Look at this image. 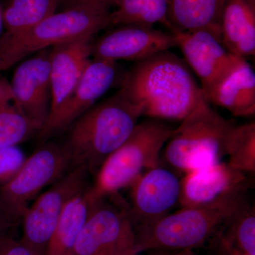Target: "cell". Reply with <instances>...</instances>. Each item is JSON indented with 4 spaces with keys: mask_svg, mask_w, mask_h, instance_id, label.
Masks as SVG:
<instances>
[{
    "mask_svg": "<svg viewBox=\"0 0 255 255\" xmlns=\"http://www.w3.org/2000/svg\"><path fill=\"white\" fill-rule=\"evenodd\" d=\"M118 73L117 62L93 59L87 65L78 85L65 105L50 117L38 136L46 140L67 130L113 85Z\"/></svg>",
    "mask_w": 255,
    "mask_h": 255,
    "instance_id": "obj_13",
    "label": "cell"
},
{
    "mask_svg": "<svg viewBox=\"0 0 255 255\" xmlns=\"http://www.w3.org/2000/svg\"><path fill=\"white\" fill-rule=\"evenodd\" d=\"M111 25L110 10L76 6L55 12L36 26L0 38V72L41 50L96 33Z\"/></svg>",
    "mask_w": 255,
    "mask_h": 255,
    "instance_id": "obj_5",
    "label": "cell"
},
{
    "mask_svg": "<svg viewBox=\"0 0 255 255\" xmlns=\"http://www.w3.org/2000/svg\"><path fill=\"white\" fill-rule=\"evenodd\" d=\"M226 226L228 233L225 243L245 254L255 255V208L247 204Z\"/></svg>",
    "mask_w": 255,
    "mask_h": 255,
    "instance_id": "obj_24",
    "label": "cell"
},
{
    "mask_svg": "<svg viewBox=\"0 0 255 255\" xmlns=\"http://www.w3.org/2000/svg\"><path fill=\"white\" fill-rule=\"evenodd\" d=\"M88 174L84 167L70 169L48 190L37 196L23 215L20 241L45 255L65 206L74 196L88 187Z\"/></svg>",
    "mask_w": 255,
    "mask_h": 255,
    "instance_id": "obj_8",
    "label": "cell"
},
{
    "mask_svg": "<svg viewBox=\"0 0 255 255\" xmlns=\"http://www.w3.org/2000/svg\"><path fill=\"white\" fill-rule=\"evenodd\" d=\"M141 111L122 90L92 106L73 122L63 149L72 168L84 167L97 174L102 164L130 135Z\"/></svg>",
    "mask_w": 255,
    "mask_h": 255,
    "instance_id": "obj_2",
    "label": "cell"
},
{
    "mask_svg": "<svg viewBox=\"0 0 255 255\" xmlns=\"http://www.w3.org/2000/svg\"><path fill=\"white\" fill-rule=\"evenodd\" d=\"M121 0H58L63 9L76 6H90L110 10L113 6H118Z\"/></svg>",
    "mask_w": 255,
    "mask_h": 255,
    "instance_id": "obj_29",
    "label": "cell"
},
{
    "mask_svg": "<svg viewBox=\"0 0 255 255\" xmlns=\"http://www.w3.org/2000/svg\"><path fill=\"white\" fill-rule=\"evenodd\" d=\"M0 255H43L21 241L10 237L0 246Z\"/></svg>",
    "mask_w": 255,
    "mask_h": 255,
    "instance_id": "obj_28",
    "label": "cell"
},
{
    "mask_svg": "<svg viewBox=\"0 0 255 255\" xmlns=\"http://www.w3.org/2000/svg\"><path fill=\"white\" fill-rule=\"evenodd\" d=\"M41 128L20 110L9 82L0 77V149L18 146L38 135Z\"/></svg>",
    "mask_w": 255,
    "mask_h": 255,
    "instance_id": "obj_21",
    "label": "cell"
},
{
    "mask_svg": "<svg viewBox=\"0 0 255 255\" xmlns=\"http://www.w3.org/2000/svg\"><path fill=\"white\" fill-rule=\"evenodd\" d=\"M3 28V19H2V7H1V4H0V38H1V32H2Z\"/></svg>",
    "mask_w": 255,
    "mask_h": 255,
    "instance_id": "obj_32",
    "label": "cell"
},
{
    "mask_svg": "<svg viewBox=\"0 0 255 255\" xmlns=\"http://www.w3.org/2000/svg\"><path fill=\"white\" fill-rule=\"evenodd\" d=\"M105 199L92 210L75 247V255H137L135 225L129 210Z\"/></svg>",
    "mask_w": 255,
    "mask_h": 255,
    "instance_id": "obj_9",
    "label": "cell"
},
{
    "mask_svg": "<svg viewBox=\"0 0 255 255\" xmlns=\"http://www.w3.org/2000/svg\"><path fill=\"white\" fill-rule=\"evenodd\" d=\"M234 120L224 118L202 101L174 128L164 145V159L171 169L187 173L221 162L227 155V146Z\"/></svg>",
    "mask_w": 255,
    "mask_h": 255,
    "instance_id": "obj_4",
    "label": "cell"
},
{
    "mask_svg": "<svg viewBox=\"0 0 255 255\" xmlns=\"http://www.w3.org/2000/svg\"><path fill=\"white\" fill-rule=\"evenodd\" d=\"M224 244L226 247V249L231 252V255H248L242 253V252L240 251L239 250H238L237 248L231 246V245L228 244V243H225V242Z\"/></svg>",
    "mask_w": 255,
    "mask_h": 255,
    "instance_id": "obj_31",
    "label": "cell"
},
{
    "mask_svg": "<svg viewBox=\"0 0 255 255\" xmlns=\"http://www.w3.org/2000/svg\"><path fill=\"white\" fill-rule=\"evenodd\" d=\"M93 40L94 37H84L50 48L49 118L65 105L78 85L92 60Z\"/></svg>",
    "mask_w": 255,
    "mask_h": 255,
    "instance_id": "obj_16",
    "label": "cell"
},
{
    "mask_svg": "<svg viewBox=\"0 0 255 255\" xmlns=\"http://www.w3.org/2000/svg\"><path fill=\"white\" fill-rule=\"evenodd\" d=\"M99 201L92 196L88 187L69 201L55 226L45 255H75V245L82 228Z\"/></svg>",
    "mask_w": 255,
    "mask_h": 255,
    "instance_id": "obj_20",
    "label": "cell"
},
{
    "mask_svg": "<svg viewBox=\"0 0 255 255\" xmlns=\"http://www.w3.org/2000/svg\"><path fill=\"white\" fill-rule=\"evenodd\" d=\"M228 164L246 174L255 172V123L238 125L233 129L227 146Z\"/></svg>",
    "mask_w": 255,
    "mask_h": 255,
    "instance_id": "obj_23",
    "label": "cell"
},
{
    "mask_svg": "<svg viewBox=\"0 0 255 255\" xmlns=\"http://www.w3.org/2000/svg\"><path fill=\"white\" fill-rule=\"evenodd\" d=\"M248 187L246 174L220 162L185 173L179 204L183 208L210 205Z\"/></svg>",
    "mask_w": 255,
    "mask_h": 255,
    "instance_id": "obj_15",
    "label": "cell"
},
{
    "mask_svg": "<svg viewBox=\"0 0 255 255\" xmlns=\"http://www.w3.org/2000/svg\"><path fill=\"white\" fill-rule=\"evenodd\" d=\"M135 226L155 222L179 204L181 180L173 169L158 165L146 170L129 186Z\"/></svg>",
    "mask_w": 255,
    "mask_h": 255,
    "instance_id": "obj_12",
    "label": "cell"
},
{
    "mask_svg": "<svg viewBox=\"0 0 255 255\" xmlns=\"http://www.w3.org/2000/svg\"><path fill=\"white\" fill-rule=\"evenodd\" d=\"M146 0H121L117 9L111 12V25L136 24Z\"/></svg>",
    "mask_w": 255,
    "mask_h": 255,
    "instance_id": "obj_27",
    "label": "cell"
},
{
    "mask_svg": "<svg viewBox=\"0 0 255 255\" xmlns=\"http://www.w3.org/2000/svg\"><path fill=\"white\" fill-rule=\"evenodd\" d=\"M206 100L228 110L237 117L255 114V73L245 60L233 73L213 90Z\"/></svg>",
    "mask_w": 255,
    "mask_h": 255,
    "instance_id": "obj_19",
    "label": "cell"
},
{
    "mask_svg": "<svg viewBox=\"0 0 255 255\" xmlns=\"http://www.w3.org/2000/svg\"><path fill=\"white\" fill-rule=\"evenodd\" d=\"M50 50L38 52L20 63L9 82L20 110L42 128L49 118L51 105Z\"/></svg>",
    "mask_w": 255,
    "mask_h": 255,
    "instance_id": "obj_14",
    "label": "cell"
},
{
    "mask_svg": "<svg viewBox=\"0 0 255 255\" xmlns=\"http://www.w3.org/2000/svg\"><path fill=\"white\" fill-rule=\"evenodd\" d=\"M174 128L163 121L148 119L137 123L130 135L107 159L96 175L90 192L105 199L130 184L146 170L159 165L162 148Z\"/></svg>",
    "mask_w": 255,
    "mask_h": 255,
    "instance_id": "obj_6",
    "label": "cell"
},
{
    "mask_svg": "<svg viewBox=\"0 0 255 255\" xmlns=\"http://www.w3.org/2000/svg\"><path fill=\"white\" fill-rule=\"evenodd\" d=\"M177 46L172 32L135 24L120 25L93 40L91 55L95 59L141 61Z\"/></svg>",
    "mask_w": 255,
    "mask_h": 255,
    "instance_id": "obj_11",
    "label": "cell"
},
{
    "mask_svg": "<svg viewBox=\"0 0 255 255\" xmlns=\"http://www.w3.org/2000/svg\"><path fill=\"white\" fill-rule=\"evenodd\" d=\"M195 255L193 253L191 250H187V251H183L179 252L177 255Z\"/></svg>",
    "mask_w": 255,
    "mask_h": 255,
    "instance_id": "obj_33",
    "label": "cell"
},
{
    "mask_svg": "<svg viewBox=\"0 0 255 255\" xmlns=\"http://www.w3.org/2000/svg\"><path fill=\"white\" fill-rule=\"evenodd\" d=\"M18 146L0 149V187L11 180L26 159Z\"/></svg>",
    "mask_w": 255,
    "mask_h": 255,
    "instance_id": "obj_25",
    "label": "cell"
},
{
    "mask_svg": "<svg viewBox=\"0 0 255 255\" xmlns=\"http://www.w3.org/2000/svg\"><path fill=\"white\" fill-rule=\"evenodd\" d=\"M159 22L168 27L167 0H146L135 25L151 28Z\"/></svg>",
    "mask_w": 255,
    "mask_h": 255,
    "instance_id": "obj_26",
    "label": "cell"
},
{
    "mask_svg": "<svg viewBox=\"0 0 255 255\" xmlns=\"http://www.w3.org/2000/svg\"><path fill=\"white\" fill-rule=\"evenodd\" d=\"M185 62L200 80L204 98L233 73L245 59L233 54L211 32H176Z\"/></svg>",
    "mask_w": 255,
    "mask_h": 255,
    "instance_id": "obj_10",
    "label": "cell"
},
{
    "mask_svg": "<svg viewBox=\"0 0 255 255\" xmlns=\"http://www.w3.org/2000/svg\"><path fill=\"white\" fill-rule=\"evenodd\" d=\"M221 41L233 54L245 60L255 55V0H225Z\"/></svg>",
    "mask_w": 255,
    "mask_h": 255,
    "instance_id": "obj_17",
    "label": "cell"
},
{
    "mask_svg": "<svg viewBox=\"0 0 255 255\" xmlns=\"http://www.w3.org/2000/svg\"><path fill=\"white\" fill-rule=\"evenodd\" d=\"M71 169L62 145L46 142L28 157L9 182L0 187V214L14 226L41 191Z\"/></svg>",
    "mask_w": 255,
    "mask_h": 255,
    "instance_id": "obj_7",
    "label": "cell"
},
{
    "mask_svg": "<svg viewBox=\"0 0 255 255\" xmlns=\"http://www.w3.org/2000/svg\"><path fill=\"white\" fill-rule=\"evenodd\" d=\"M58 6V0H9L2 7L4 34L29 29L56 12Z\"/></svg>",
    "mask_w": 255,
    "mask_h": 255,
    "instance_id": "obj_22",
    "label": "cell"
},
{
    "mask_svg": "<svg viewBox=\"0 0 255 255\" xmlns=\"http://www.w3.org/2000/svg\"><path fill=\"white\" fill-rule=\"evenodd\" d=\"M16 227L14 225L9 223L4 216L0 214V246L2 244L7 238L11 237L9 235L10 230Z\"/></svg>",
    "mask_w": 255,
    "mask_h": 255,
    "instance_id": "obj_30",
    "label": "cell"
},
{
    "mask_svg": "<svg viewBox=\"0 0 255 255\" xmlns=\"http://www.w3.org/2000/svg\"><path fill=\"white\" fill-rule=\"evenodd\" d=\"M224 2L225 0H167L168 28L172 33L206 30L221 41L220 21Z\"/></svg>",
    "mask_w": 255,
    "mask_h": 255,
    "instance_id": "obj_18",
    "label": "cell"
},
{
    "mask_svg": "<svg viewBox=\"0 0 255 255\" xmlns=\"http://www.w3.org/2000/svg\"><path fill=\"white\" fill-rule=\"evenodd\" d=\"M248 189L200 207L183 208L155 222L135 226L137 254L148 250L187 251L204 244L248 204Z\"/></svg>",
    "mask_w": 255,
    "mask_h": 255,
    "instance_id": "obj_3",
    "label": "cell"
},
{
    "mask_svg": "<svg viewBox=\"0 0 255 255\" xmlns=\"http://www.w3.org/2000/svg\"><path fill=\"white\" fill-rule=\"evenodd\" d=\"M142 117L182 122L204 99L189 65L169 51L137 62L120 89Z\"/></svg>",
    "mask_w": 255,
    "mask_h": 255,
    "instance_id": "obj_1",
    "label": "cell"
}]
</instances>
